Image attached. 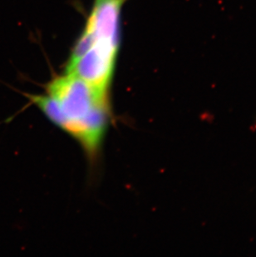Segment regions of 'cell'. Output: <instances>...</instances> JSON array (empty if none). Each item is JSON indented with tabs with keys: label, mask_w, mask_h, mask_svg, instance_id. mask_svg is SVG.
<instances>
[{
	"label": "cell",
	"mask_w": 256,
	"mask_h": 257,
	"mask_svg": "<svg viewBox=\"0 0 256 257\" xmlns=\"http://www.w3.org/2000/svg\"><path fill=\"white\" fill-rule=\"evenodd\" d=\"M23 94L53 124L75 139L88 158H97L111 118L109 93L65 73L53 78L44 94Z\"/></svg>",
	"instance_id": "cell-1"
},
{
	"label": "cell",
	"mask_w": 256,
	"mask_h": 257,
	"mask_svg": "<svg viewBox=\"0 0 256 257\" xmlns=\"http://www.w3.org/2000/svg\"><path fill=\"white\" fill-rule=\"evenodd\" d=\"M126 0H94L65 73L109 93L120 49L121 9Z\"/></svg>",
	"instance_id": "cell-2"
}]
</instances>
